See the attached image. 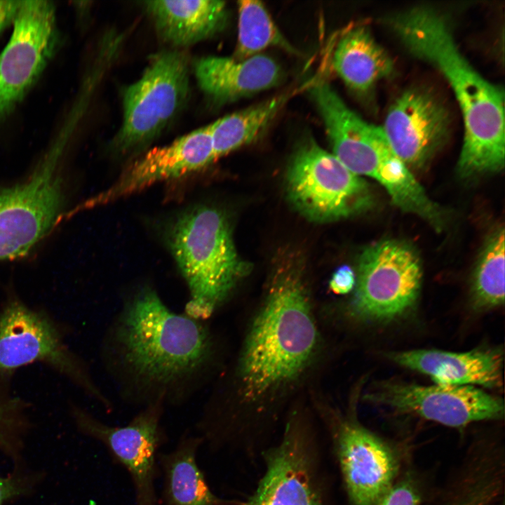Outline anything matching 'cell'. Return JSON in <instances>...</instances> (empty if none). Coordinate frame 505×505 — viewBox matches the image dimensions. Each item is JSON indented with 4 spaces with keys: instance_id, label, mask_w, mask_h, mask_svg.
<instances>
[{
    "instance_id": "6da1fadb",
    "label": "cell",
    "mask_w": 505,
    "mask_h": 505,
    "mask_svg": "<svg viewBox=\"0 0 505 505\" xmlns=\"http://www.w3.org/2000/svg\"><path fill=\"white\" fill-rule=\"evenodd\" d=\"M106 349L122 388L145 406L179 402L195 389L211 342L202 321L175 312L146 286L124 302Z\"/></svg>"
},
{
    "instance_id": "7a4b0ae2",
    "label": "cell",
    "mask_w": 505,
    "mask_h": 505,
    "mask_svg": "<svg viewBox=\"0 0 505 505\" xmlns=\"http://www.w3.org/2000/svg\"><path fill=\"white\" fill-rule=\"evenodd\" d=\"M390 24L410 53L436 67L454 93L464 126L459 175L471 179L501 171L505 162L504 90L467 61L438 11L412 7L395 15Z\"/></svg>"
},
{
    "instance_id": "3957f363",
    "label": "cell",
    "mask_w": 505,
    "mask_h": 505,
    "mask_svg": "<svg viewBox=\"0 0 505 505\" xmlns=\"http://www.w3.org/2000/svg\"><path fill=\"white\" fill-rule=\"evenodd\" d=\"M317 344L318 331L302 276L297 269H279L239 358L244 400L258 402L296 379L311 363Z\"/></svg>"
},
{
    "instance_id": "277c9868",
    "label": "cell",
    "mask_w": 505,
    "mask_h": 505,
    "mask_svg": "<svg viewBox=\"0 0 505 505\" xmlns=\"http://www.w3.org/2000/svg\"><path fill=\"white\" fill-rule=\"evenodd\" d=\"M167 241L189 290L184 314L194 318L210 317L250 270L217 208L200 206L181 213L170 225Z\"/></svg>"
},
{
    "instance_id": "5b68a950",
    "label": "cell",
    "mask_w": 505,
    "mask_h": 505,
    "mask_svg": "<svg viewBox=\"0 0 505 505\" xmlns=\"http://www.w3.org/2000/svg\"><path fill=\"white\" fill-rule=\"evenodd\" d=\"M287 196L305 218L318 223L347 219L372 208L369 184L313 138L296 149L286 172Z\"/></svg>"
},
{
    "instance_id": "8992f818",
    "label": "cell",
    "mask_w": 505,
    "mask_h": 505,
    "mask_svg": "<svg viewBox=\"0 0 505 505\" xmlns=\"http://www.w3.org/2000/svg\"><path fill=\"white\" fill-rule=\"evenodd\" d=\"M68 142L55 135L26 180L0 189V260L27 255L55 224L64 206L60 167Z\"/></svg>"
},
{
    "instance_id": "52a82bcc",
    "label": "cell",
    "mask_w": 505,
    "mask_h": 505,
    "mask_svg": "<svg viewBox=\"0 0 505 505\" xmlns=\"http://www.w3.org/2000/svg\"><path fill=\"white\" fill-rule=\"evenodd\" d=\"M187 55L167 50L152 56L141 77L123 93V122L112 141L119 152L140 149L177 116L189 95Z\"/></svg>"
},
{
    "instance_id": "ba28073f",
    "label": "cell",
    "mask_w": 505,
    "mask_h": 505,
    "mask_svg": "<svg viewBox=\"0 0 505 505\" xmlns=\"http://www.w3.org/2000/svg\"><path fill=\"white\" fill-rule=\"evenodd\" d=\"M422 276L420 257L410 243L391 238L371 244L359 257L351 314L375 323L403 318L417 304Z\"/></svg>"
},
{
    "instance_id": "9c48e42d",
    "label": "cell",
    "mask_w": 505,
    "mask_h": 505,
    "mask_svg": "<svg viewBox=\"0 0 505 505\" xmlns=\"http://www.w3.org/2000/svg\"><path fill=\"white\" fill-rule=\"evenodd\" d=\"M36 362L50 365L111 409L109 400L68 348L55 323L45 314L11 299L0 313V377Z\"/></svg>"
},
{
    "instance_id": "30bf717a",
    "label": "cell",
    "mask_w": 505,
    "mask_h": 505,
    "mask_svg": "<svg viewBox=\"0 0 505 505\" xmlns=\"http://www.w3.org/2000/svg\"><path fill=\"white\" fill-rule=\"evenodd\" d=\"M12 27L0 53V124L25 100L62 45L53 1H22Z\"/></svg>"
},
{
    "instance_id": "8fae6325",
    "label": "cell",
    "mask_w": 505,
    "mask_h": 505,
    "mask_svg": "<svg viewBox=\"0 0 505 505\" xmlns=\"http://www.w3.org/2000/svg\"><path fill=\"white\" fill-rule=\"evenodd\" d=\"M164 405L161 400L149 403L125 426L109 425L80 408L73 410L79 430L100 442L128 473L136 505L157 504L159 450L166 439L161 426Z\"/></svg>"
},
{
    "instance_id": "7c38bea8",
    "label": "cell",
    "mask_w": 505,
    "mask_h": 505,
    "mask_svg": "<svg viewBox=\"0 0 505 505\" xmlns=\"http://www.w3.org/2000/svg\"><path fill=\"white\" fill-rule=\"evenodd\" d=\"M265 471L245 500L229 505H323L317 443L291 420L278 443L262 451Z\"/></svg>"
},
{
    "instance_id": "4fadbf2b",
    "label": "cell",
    "mask_w": 505,
    "mask_h": 505,
    "mask_svg": "<svg viewBox=\"0 0 505 505\" xmlns=\"http://www.w3.org/2000/svg\"><path fill=\"white\" fill-rule=\"evenodd\" d=\"M365 399L454 428L499 419L504 412L501 398L473 386H422L386 381L377 383Z\"/></svg>"
},
{
    "instance_id": "5bb4252c",
    "label": "cell",
    "mask_w": 505,
    "mask_h": 505,
    "mask_svg": "<svg viewBox=\"0 0 505 505\" xmlns=\"http://www.w3.org/2000/svg\"><path fill=\"white\" fill-rule=\"evenodd\" d=\"M332 440L353 505H379L393 487L398 461L381 438L353 419H341Z\"/></svg>"
},
{
    "instance_id": "9a60e30c",
    "label": "cell",
    "mask_w": 505,
    "mask_h": 505,
    "mask_svg": "<svg viewBox=\"0 0 505 505\" xmlns=\"http://www.w3.org/2000/svg\"><path fill=\"white\" fill-rule=\"evenodd\" d=\"M449 126V114L436 96L411 88L393 102L382 128L396 154L410 169H420L443 146Z\"/></svg>"
},
{
    "instance_id": "2e32d148",
    "label": "cell",
    "mask_w": 505,
    "mask_h": 505,
    "mask_svg": "<svg viewBox=\"0 0 505 505\" xmlns=\"http://www.w3.org/2000/svg\"><path fill=\"white\" fill-rule=\"evenodd\" d=\"M216 160L209 125L196 129L163 147H154L132 163L106 190L82 208L107 204L156 182L181 177Z\"/></svg>"
},
{
    "instance_id": "e0dca14e",
    "label": "cell",
    "mask_w": 505,
    "mask_h": 505,
    "mask_svg": "<svg viewBox=\"0 0 505 505\" xmlns=\"http://www.w3.org/2000/svg\"><path fill=\"white\" fill-rule=\"evenodd\" d=\"M398 365L431 377L436 384L502 386L503 351L479 348L466 352L436 349L393 351L386 354Z\"/></svg>"
},
{
    "instance_id": "ac0fdd59",
    "label": "cell",
    "mask_w": 505,
    "mask_h": 505,
    "mask_svg": "<svg viewBox=\"0 0 505 505\" xmlns=\"http://www.w3.org/2000/svg\"><path fill=\"white\" fill-rule=\"evenodd\" d=\"M193 69L198 87L217 105L274 87L283 77L278 64L262 54L244 60L203 57L194 62Z\"/></svg>"
},
{
    "instance_id": "d6986e66",
    "label": "cell",
    "mask_w": 505,
    "mask_h": 505,
    "mask_svg": "<svg viewBox=\"0 0 505 505\" xmlns=\"http://www.w3.org/2000/svg\"><path fill=\"white\" fill-rule=\"evenodd\" d=\"M159 36L174 47H186L208 39L225 27L224 1L216 0L145 1Z\"/></svg>"
},
{
    "instance_id": "ffe728a7",
    "label": "cell",
    "mask_w": 505,
    "mask_h": 505,
    "mask_svg": "<svg viewBox=\"0 0 505 505\" xmlns=\"http://www.w3.org/2000/svg\"><path fill=\"white\" fill-rule=\"evenodd\" d=\"M203 445L197 434H183L173 450L159 452L158 464L163 473V505H229L209 487L197 462Z\"/></svg>"
},
{
    "instance_id": "44dd1931",
    "label": "cell",
    "mask_w": 505,
    "mask_h": 505,
    "mask_svg": "<svg viewBox=\"0 0 505 505\" xmlns=\"http://www.w3.org/2000/svg\"><path fill=\"white\" fill-rule=\"evenodd\" d=\"M332 66L349 89L363 94L393 70L390 55L363 26L342 34L332 54Z\"/></svg>"
},
{
    "instance_id": "7402d4cb",
    "label": "cell",
    "mask_w": 505,
    "mask_h": 505,
    "mask_svg": "<svg viewBox=\"0 0 505 505\" xmlns=\"http://www.w3.org/2000/svg\"><path fill=\"white\" fill-rule=\"evenodd\" d=\"M299 90L285 91L209 124L216 159L256 139Z\"/></svg>"
},
{
    "instance_id": "603a6c76",
    "label": "cell",
    "mask_w": 505,
    "mask_h": 505,
    "mask_svg": "<svg viewBox=\"0 0 505 505\" xmlns=\"http://www.w3.org/2000/svg\"><path fill=\"white\" fill-rule=\"evenodd\" d=\"M504 228L498 226L485 241L471 284V302L477 310H488L504 302Z\"/></svg>"
},
{
    "instance_id": "cb8c5ba5",
    "label": "cell",
    "mask_w": 505,
    "mask_h": 505,
    "mask_svg": "<svg viewBox=\"0 0 505 505\" xmlns=\"http://www.w3.org/2000/svg\"><path fill=\"white\" fill-rule=\"evenodd\" d=\"M237 6L238 36L233 58L244 60L269 47H278L292 54H298L262 2L243 0L238 1Z\"/></svg>"
},
{
    "instance_id": "d4e9b609",
    "label": "cell",
    "mask_w": 505,
    "mask_h": 505,
    "mask_svg": "<svg viewBox=\"0 0 505 505\" xmlns=\"http://www.w3.org/2000/svg\"><path fill=\"white\" fill-rule=\"evenodd\" d=\"M419 493L410 478L402 480L391 489L379 505H419Z\"/></svg>"
},
{
    "instance_id": "484cf974",
    "label": "cell",
    "mask_w": 505,
    "mask_h": 505,
    "mask_svg": "<svg viewBox=\"0 0 505 505\" xmlns=\"http://www.w3.org/2000/svg\"><path fill=\"white\" fill-rule=\"evenodd\" d=\"M356 274L348 265H342L332 274L329 283L332 292L337 295H345L354 289Z\"/></svg>"
},
{
    "instance_id": "4316f807",
    "label": "cell",
    "mask_w": 505,
    "mask_h": 505,
    "mask_svg": "<svg viewBox=\"0 0 505 505\" xmlns=\"http://www.w3.org/2000/svg\"><path fill=\"white\" fill-rule=\"evenodd\" d=\"M22 1L0 0V34L13 26Z\"/></svg>"
},
{
    "instance_id": "83f0119b",
    "label": "cell",
    "mask_w": 505,
    "mask_h": 505,
    "mask_svg": "<svg viewBox=\"0 0 505 505\" xmlns=\"http://www.w3.org/2000/svg\"><path fill=\"white\" fill-rule=\"evenodd\" d=\"M27 487L14 478L0 477V505L8 499L23 494Z\"/></svg>"
},
{
    "instance_id": "f1b7e54d",
    "label": "cell",
    "mask_w": 505,
    "mask_h": 505,
    "mask_svg": "<svg viewBox=\"0 0 505 505\" xmlns=\"http://www.w3.org/2000/svg\"><path fill=\"white\" fill-rule=\"evenodd\" d=\"M457 505H482V504L478 503L477 501H468L462 502Z\"/></svg>"
}]
</instances>
